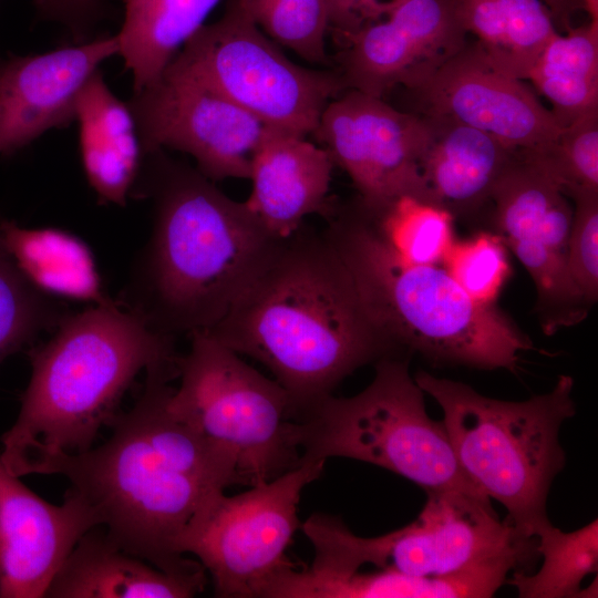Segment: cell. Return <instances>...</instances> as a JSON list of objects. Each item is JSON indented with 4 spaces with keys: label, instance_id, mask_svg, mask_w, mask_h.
<instances>
[{
    "label": "cell",
    "instance_id": "f546056e",
    "mask_svg": "<svg viewBox=\"0 0 598 598\" xmlns=\"http://www.w3.org/2000/svg\"><path fill=\"white\" fill-rule=\"evenodd\" d=\"M66 313L54 296L20 270L0 235V364L42 332L54 330Z\"/></svg>",
    "mask_w": 598,
    "mask_h": 598
},
{
    "label": "cell",
    "instance_id": "8992f818",
    "mask_svg": "<svg viewBox=\"0 0 598 598\" xmlns=\"http://www.w3.org/2000/svg\"><path fill=\"white\" fill-rule=\"evenodd\" d=\"M414 380L441 406L464 474L506 508V520L520 535L535 538L549 522L547 496L566 463L559 430L576 413L573 378L560 375L549 392L519 402L488 398L424 371Z\"/></svg>",
    "mask_w": 598,
    "mask_h": 598
},
{
    "label": "cell",
    "instance_id": "f1b7e54d",
    "mask_svg": "<svg viewBox=\"0 0 598 598\" xmlns=\"http://www.w3.org/2000/svg\"><path fill=\"white\" fill-rule=\"evenodd\" d=\"M354 203L378 237L408 262L441 265L455 240L454 216L415 197L400 196L377 209Z\"/></svg>",
    "mask_w": 598,
    "mask_h": 598
},
{
    "label": "cell",
    "instance_id": "e0dca14e",
    "mask_svg": "<svg viewBox=\"0 0 598 598\" xmlns=\"http://www.w3.org/2000/svg\"><path fill=\"white\" fill-rule=\"evenodd\" d=\"M95 512L66 491L61 505L33 493L0 457V598H42L53 577L90 529Z\"/></svg>",
    "mask_w": 598,
    "mask_h": 598
},
{
    "label": "cell",
    "instance_id": "1f68e13d",
    "mask_svg": "<svg viewBox=\"0 0 598 598\" xmlns=\"http://www.w3.org/2000/svg\"><path fill=\"white\" fill-rule=\"evenodd\" d=\"M442 264L461 288L483 305H495L512 274L508 249L496 233L454 240Z\"/></svg>",
    "mask_w": 598,
    "mask_h": 598
},
{
    "label": "cell",
    "instance_id": "8d00e7d4",
    "mask_svg": "<svg viewBox=\"0 0 598 598\" xmlns=\"http://www.w3.org/2000/svg\"><path fill=\"white\" fill-rule=\"evenodd\" d=\"M550 10L554 16L556 23L558 22L566 30L570 25V19L575 12L579 9H582L580 0H542Z\"/></svg>",
    "mask_w": 598,
    "mask_h": 598
},
{
    "label": "cell",
    "instance_id": "277c9868",
    "mask_svg": "<svg viewBox=\"0 0 598 598\" xmlns=\"http://www.w3.org/2000/svg\"><path fill=\"white\" fill-rule=\"evenodd\" d=\"M173 338L115 300L64 315L29 351L31 377L0 439L6 468L47 474L59 457L91 448L138 373L177 363Z\"/></svg>",
    "mask_w": 598,
    "mask_h": 598
},
{
    "label": "cell",
    "instance_id": "d6a6232c",
    "mask_svg": "<svg viewBox=\"0 0 598 598\" xmlns=\"http://www.w3.org/2000/svg\"><path fill=\"white\" fill-rule=\"evenodd\" d=\"M529 151L566 195L576 189H598V109L561 127L543 150Z\"/></svg>",
    "mask_w": 598,
    "mask_h": 598
},
{
    "label": "cell",
    "instance_id": "ac0fdd59",
    "mask_svg": "<svg viewBox=\"0 0 598 598\" xmlns=\"http://www.w3.org/2000/svg\"><path fill=\"white\" fill-rule=\"evenodd\" d=\"M118 54L116 35L41 54L11 56L0 68V156L75 120L79 97L100 66Z\"/></svg>",
    "mask_w": 598,
    "mask_h": 598
},
{
    "label": "cell",
    "instance_id": "44dd1931",
    "mask_svg": "<svg viewBox=\"0 0 598 598\" xmlns=\"http://www.w3.org/2000/svg\"><path fill=\"white\" fill-rule=\"evenodd\" d=\"M422 115L431 128L420 164L425 203L455 216L491 199L497 179L516 150L471 125L443 116Z\"/></svg>",
    "mask_w": 598,
    "mask_h": 598
},
{
    "label": "cell",
    "instance_id": "4316f807",
    "mask_svg": "<svg viewBox=\"0 0 598 598\" xmlns=\"http://www.w3.org/2000/svg\"><path fill=\"white\" fill-rule=\"evenodd\" d=\"M527 81L549 102L561 127L598 109V20L555 34Z\"/></svg>",
    "mask_w": 598,
    "mask_h": 598
},
{
    "label": "cell",
    "instance_id": "6da1fadb",
    "mask_svg": "<svg viewBox=\"0 0 598 598\" xmlns=\"http://www.w3.org/2000/svg\"><path fill=\"white\" fill-rule=\"evenodd\" d=\"M177 377V364L147 370L134 405L112 420L111 437L59 457L47 474L69 480L68 491L95 512L121 549L188 574L204 567L184 557V539L228 486L245 483L233 457L169 410V381Z\"/></svg>",
    "mask_w": 598,
    "mask_h": 598
},
{
    "label": "cell",
    "instance_id": "836d02e7",
    "mask_svg": "<svg viewBox=\"0 0 598 598\" xmlns=\"http://www.w3.org/2000/svg\"><path fill=\"white\" fill-rule=\"evenodd\" d=\"M575 202L567 243L570 280L585 305L598 296V189H576L567 195Z\"/></svg>",
    "mask_w": 598,
    "mask_h": 598
},
{
    "label": "cell",
    "instance_id": "ba28073f",
    "mask_svg": "<svg viewBox=\"0 0 598 598\" xmlns=\"http://www.w3.org/2000/svg\"><path fill=\"white\" fill-rule=\"evenodd\" d=\"M406 361L375 362L372 382L349 398L326 396L297 419L301 463L346 457L374 464L425 492L488 498L464 474L443 421L429 416Z\"/></svg>",
    "mask_w": 598,
    "mask_h": 598
},
{
    "label": "cell",
    "instance_id": "7c38bea8",
    "mask_svg": "<svg viewBox=\"0 0 598 598\" xmlns=\"http://www.w3.org/2000/svg\"><path fill=\"white\" fill-rule=\"evenodd\" d=\"M313 134L365 207L381 208L404 195L425 202L420 164L431 128L424 115L348 89L327 104Z\"/></svg>",
    "mask_w": 598,
    "mask_h": 598
},
{
    "label": "cell",
    "instance_id": "5bb4252c",
    "mask_svg": "<svg viewBox=\"0 0 598 598\" xmlns=\"http://www.w3.org/2000/svg\"><path fill=\"white\" fill-rule=\"evenodd\" d=\"M491 199L496 234L530 275L540 306L555 317L575 311L581 299L567 268L574 209L558 182L529 150H516Z\"/></svg>",
    "mask_w": 598,
    "mask_h": 598
},
{
    "label": "cell",
    "instance_id": "8fae6325",
    "mask_svg": "<svg viewBox=\"0 0 598 598\" xmlns=\"http://www.w3.org/2000/svg\"><path fill=\"white\" fill-rule=\"evenodd\" d=\"M322 461L302 462L280 476L234 495H220L182 544L198 558L224 598H258L281 570L295 566L286 550L300 527L305 486L323 472Z\"/></svg>",
    "mask_w": 598,
    "mask_h": 598
},
{
    "label": "cell",
    "instance_id": "7402d4cb",
    "mask_svg": "<svg viewBox=\"0 0 598 598\" xmlns=\"http://www.w3.org/2000/svg\"><path fill=\"white\" fill-rule=\"evenodd\" d=\"M86 179L102 203L125 206L141 172L144 148L132 110L110 90L101 70L76 105Z\"/></svg>",
    "mask_w": 598,
    "mask_h": 598
},
{
    "label": "cell",
    "instance_id": "5b68a950",
    "mask_svg": "<svg viewBox=\"0 0 598 598\" xmlns=\"http://www.w3.org/2000/svg\"><path fill=\"white\" fill-rule=\"evenodd\" d=\"M324 236L344 264L364 310L393 344L435 362L515 371L532 341L495 305L470 297L440 265L400 258L355 203H336Z\"/></svg>",
    "mask_w": 598,
    "mask_h": 598
},
{
    "label": "cell",
    "instance_id": "d590c367",
    "mask_svg": "<svg viewBox=\"0 0 598 598\" xmlns=\"http://www.w3.org/2000/svg\"><path fill=\"white\" fill-rule=\"evenodd\" d=\"M43 19L65 25L75 38L82 39L103 16V0H34Z\"/></svg>",
    "mask_w": 598,
    "mask_h": 598
},
{
    "label": "cell",
    "instance_id": "4fadbf2b",
    "mask_svg": "<svg viewBox=\"0 0 598 598\" xmlns=\"http://www.w3.org/2000/svg\"><path fill=\"white\" fill-rule=\"evenodd\" d=\"M144 152L190 155L213 182L249 178L267 126L240 106L186 75L165 70L128 103Z\"/></svg>",
    "mask_w": 598,
    "mask_h": 598
},
{
    "label": "cell",
    "instance_id": "484cf974",
    "mask_svg": "<svg viewBox=\"0 0 598 598\" xmlns=\"http://www.w3.org/2000/svg\"><path fill=\"white\" fill-rule=\"evenodd\" d=\"M220 0H124L115 34L137 92L158 80Z\"/></svg>",
    "mask_w": 598,
    "mask_h": 598
},
{
    "label": "cell",
    "instance_id": "2e32d148",
    "mask_svg": "<svg viewBox=\"0 0 598 598\" xmlns=\"http://www.w3.org/2000/svg\"><path fill=\"white\" fill-rule=\"evenodd\" d=\"M453 0H406L388 17L341 42L338 70L346 89L383 97L413 91L467 43Z\"/></svg>",
    "mask_w": 598,
    "mask_h": 598
},
{
    "label": "cell",
    "instance_id": "603a6c76",
    "mask_svg": "<svg viewBox=\"0 0 598 598\" xmlns=\"http://www.w3.org/2000/svg\"><path fill=\"white\" fill-rule=\"evenodd\" d=\"M506 567L448 578H419L391 569L319 575L290 566L266 586L261 598H486L506 581Z\"/></svg>",
    "mask_w": 598,
    "mask_h": 598
},
{
    "label": "cell",
    "instance_id": "74e56055",
    "mask_svg": "<svg viewBox=\"0 0 598 598\" xmlns=\"http://www.w3.org/2000/svg\"><path fill=\"white\" fill-rule=\"evenodd\" d=\"M589 20H598V0H580Z\"/></svg>",
    "mask_w": 598,
    "mask_h": 598
},
{
    "label": "cell",
    "instance_id": "cb8c5ba5",
    "mask_svg": "<svg viewBox=\"0 0 598 598\" xmlns=\"http://www.w3.org/2000/svg\"><path fill=\"white\" fill-rule=\"evenodd\" d=\"M2 243L20 270L40 290L73 300L104 305L109 298L94 255L78 236L59 228H27L0 218Z\"/></svg>",
    "mask_w": 598,
    "mask_h": 598
},
{
    "label": "cell",
    "instance_id": "9c48e42d",
    "mask_svg": "<svg viewBox=\"0 0 598 598\" xmlns=\"http://www.w3.org/2000/svg\"><path fill=\"white\" fill-rule=\"evenodd\" d=\"M178 357L172 413L237 464L245 485L271 481L301 464L290 399L276 381L205 332Z\"/></svg>",
    "mask_w": 598,
    "mask_h": 598
},
{
    "label": "cell",
    "instance_id": "ffe728a7",
    "mask_svg": "<svg viewBox=\"0 0 598 598\" xmlns=\"http://www.w3.org/2000/svg\"><path fill=\"white\" fill-rule=\"evenodd\" d=\"M85 533L71 550L45 597L188 598L206 586L204 568L188 574L164 571L116 546L104 528Z\"/></svg>",
    "mask_w": 598,
    "mask_h": 598
},
{
    "label": "cell",
    "instance_id": "f35d334b",
    "mask_svg": "<svg viewBox=\"0 0 598 598\" xmlns=\"http://www.w3.org/2000/svg\"><path fill=\"white\" fill-rule=\"evenodd\" d=\"M2 62H3V60H2V59H0V68H1V65H2Z\"/></svg>",
    "mask_w": 598,
    "mask_h": 598
},
{
    "label": "cell",
    "instance_id": "30bf717a",
    "mask_svg": "<svg viewBox=\"0 0 598 598\" xmlns=\"http://www.w3.org/2000/svg\"><path fill=\"white\" fill-rule=\"evenodd\" d=\"M166 70L214 90L268 127L301 136L313 134L327 104L347 90L339 71L288 59L238 0L202 25Z\"/></svg>",
    "mask_w": 598,
    "mask_h": 598
},
{
    "label": "cell",
    "instance_id": "4dcf8cb0",
    "mask_svg": "<svg viewBox=\"0 0 598 598\" xmlns=\"http://www.w3.org/2000/svg\"><path fill=\"white\" fill-rule=\"evenodd\" d=\"M257 27L277 44L317 64L328 61L330 31L326 0H238Z\"/></svg>",
    "mask_w": 598,
    "mask_h": 598
},
{
    "label": "cell",
    "instance_id": "3957f363",
    "mask_svg": "<svg viewBox=\"0 0 598 598\" xmlns=\"http://www.w3.org/2000/svg\"><path fill=\"white\" fill-rule=\"evenodd\" d=\"M131 195L152 202L153 225L118 303L172 337L220 321L281 239L163 150L144 153Z\"/></svg>",
    "mask_w": 598,
    "mask_h": 598
},
{
    "label": "cell",
    "instance_id": "d6986e66",
    "mask_svg": "<svg viewBox=\"0 0 598 598\" xmlns=\"http://www.w3.org/2000/svg\"><path fill=\"white\" fill-rule=\"evenodd\" d=\"M333 166L329 152L307 136L267 126L251 158L252 188L245 203L271 236L286 238L307 216L331 213Z\"/></svg>",
    "mask_w": 598,
    "mask_h": 598
},
{
    "label": "cell",
    "instance_id": "9a60e30c",
    "mask_svg": "<svg viewBox=\"0 0 598 598\" xmlns=\"http://www.w3.org/2000/svg\"><path fill=\"white\" fill-rule=\"evenodd\" d=\"M411 92L421 114L471 125L514 150H543L561 130L535 90L495 66L475 41Z\"/></svg>",
    "mask_w": 598,
    "mask_h": 598
},
{
    "label": "cell",
    "instance_id": "52a82bcc",
    "mask_svg": "<svg viewBox=\"0 0 598 598\" xmlns=\"http://www.w3.org/2000/svg\"><path fill=\"white\" fill-rule=\"evenodd\" d=\"M419 516L378 537L354 535L336 516L316 513L302 525L315 548L309 569L343 575L371 565L419 578H448L487 568L528 573L539 556L536 538L499 520L489 498L430 491Z\"/></svg>",
    "mask_w": 598,
    "mask_h": 598
},
{
    "label": "cell",
    "instance_id": "7a4b0ae2",
    "mask_svg": "<svg viewBox=\"0 0 598 598\" xmlns=\"http://www.w3.org/2000/svg\"><path fill=\"white\" fill-rule=\"evenodd\" d=\"M202 332L264 364L287 392L296 420L394 348L323 231L302 226L278 240L228 312Z\"/></svg>",
    "mask_w": 598,
    "mask_h": 598
},
{
    "label": "cell",
    "instance_id": "83f0119b",
    "mask_svg": "<svg viewBox=\"0 0 598 598\" xmlns=\"http://www.w3.org/2000/svg\"><path fill=\"white\" fill-rule=\"evenodd\" d=\"M536 548L543 557L535 574L513 571L505 582L513 585L523 598L596 597V581L582 589L584 579L598 569V522L574 530L563 532L550 522L535 533Z\"/></svg>",
    "mask_w": 598,
    "mask_h": 598
},
{
    "label": "cell",
    "instance_id": "e575fe53",
    "mask_svg": "<svg viewBox=\"0 0 598 598\" xmlns=\"http://www.w3.org/2000/svg\"><path fill=\"white\" fill-rule=\"evenodd\" d=\"M406 0H326L330 30L342 41L359 29L388 17Z\"/></svg>",
    "mask_w": 598,
    "mask_h": 598
},
{
    "label": "cell",
    "instance_id": "d4e9b609",
    "mask_svg": "<svg viewBox=\"0 0 598 598\" xmlns=\"http://www.w3.org/2000/svg\"><path fill=\"white\" fill-rule=\"evenodd\" d=\"M457 19L486 58L527 81L548 42L559 31L542 0H453Z\"/></svg>",
    "mask_w": 598,
    "mask_h": 598
}]
</instances>
